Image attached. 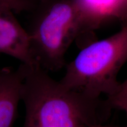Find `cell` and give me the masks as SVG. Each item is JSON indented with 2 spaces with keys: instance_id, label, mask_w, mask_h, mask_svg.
Returning <instances> with one entry per match:
<instances>
[{
  "instance_id": "obj_3",
  "label": "cell",
  "mask_w": 127,
  "mask_h": 127,
  "mask_svg": "<svg viewBox=\"0 0 127 127\" xmlns=\"http://www.w3.org/2000/svg\"><path fill=\"white\" fill-rule=\"evenodd\" d=\"M28 33L36 65L48 72L65 68L66 52L80 34L79 16L73 0L51 2Z\"/></svg>"
},
{
  "instance_id": "obj_6",
  "label": "cell",
  "mask_w": 127,
  "mask_h": 127,
  "mask_svg": "<svg viewBox=\"0 0 127 127\" xmlns=\"http://www.w3.org/2000/svg\"><path fill=\"white\" fill-rule=\"evenodd\" d=\"M24 77L21 64L17 69H0V127H14L22 100Z\"/></svg>"
},
{
  "instance_id": "obj_5",
  "label": "cell",
  "mask_w": 127,
  "mask_h": 127,
  "mask_svg": "<svg viewBox=\"0 0 127 127\" xmlns=\"http://www.w3.org/2000/svg\"><path fill=\"white\" fill-rule=\"evenodd\" d=\"M8 7L0 5V53L20 61L36 65L31 53V39Z\"/></svg>"
},
{
  "instance_id": "obj_2",
  "label": "cell",
  "mask_w": 127,
  "mask_h": 127,
  "mask_svg": "<svg viewBox=\"0 0 127 127\" xmlns=\"http://www.w3.org/2000/svg\"><path fill=\"white\" fill-rule=\"evenodd\" d=\"M127 63V24L109 37L81 46L74 59L66 64L60 81L90 98L108 97L120 88L118 74Z\"/></svg>"
},
{
  "instance_id": "obj_8",
  "label": "cell",
  "mask_w": 127,
  "mask_h": 127,
  "mask_svg": "<svg viewBox=\"0 0 127 127\" xmlns=\"http://www.w3.org/2000/svg\"><path fill=\"white\" fill-rule=\"evenodd\" d=\"M0 5L11 9L13 11L21 12L30 7L28 0H0Z\"/></svg>"
},
{
  "instance_id": "obj_1",
  "label": "cell",
  "mask_w": 127,
  "mask_h": 127,
  "mask_svg": "<svg viewBox=\"0 0 127 127\" xmlns=\"http://www.w3.org/2000/svg\"><path fill=\"white\" fill-rule=\"evenodd\" d=\"M21 64L25 109L22 127H92L102 124L112 109L106 100L68 88L38 66Z\"/></svg>"
},
{
  "instance_id": "obj_7",
  "label": "cell",
  "mask_w": 127,
  "mask_h": 127,
  "mask_svg": "<svg viewBox=\"0 0 127 127\" xmlns=\"http://www.w3.org/2000/svg\"><path fill=\"white\" fill-rule=\"evenodd\" d=\"M107 98L106 101L111 109H120L127 115V78L121 82L120 88L113 95Z\"/></svg>"
},
{
  "instance_id": "obj_10",
  "label": "cell",
  "mask_w": 127,
  "mask_h": 127,
  "mask_svg": "<svg viewBox=\"0 0 127 127\" xmlns=\"http://www.w3.org/2000/svg\"><path fill=\"white\" fill-rule=\"evenodd\" d=\"M92 127H110V126H107V125H102V124H96L93 125ZM127 127V125L125 127Z\"/></svg>"
},
{
  "instance_id": "obj_9",
  "label": "cell",
  "mask_w": 127,
  "mask_h": 127,
  "mask_svg": "<svg viewBox=\"0 0 127 127\" xmlns=\"http://www.w3.org/2000/svg\"><path fill=\"white\" fill-rule=\"evenodd\" d=\"M121 21L122 25L127 24V0H120Z\"/></svg>"
},
{
  "instance_id": "obj_4",
  "label": "cell",
  "mask_w": 127,
  "mask_h": 127,
  "mask_svg": "<svg viewBox=\"0 0 127 127\" xmlns=\"http://www.w3.org/2000/svg\"><path fill=\"white\" fill-rule=\"evenodd\" d=\"M80 24L79 47L96 39L94 32L112 20L121 21L120 0H73Z\"/></svg>"
}]
</instances>
